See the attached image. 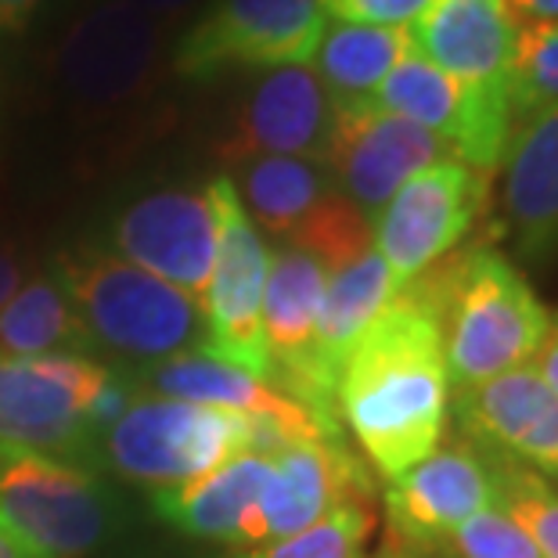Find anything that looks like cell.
<instances>
[{"mask_svg": "<svg viewBox=\"0 0 558 558\" xmlns=\"http://www.w3.org/2000/svg\"><path fill=\"white\" fill-rule=\"evenodd\" d=\"M450 378L439 325L397 292L350 342L339 367V422L350 425L378 476L393 483L444 439Z\"/></svg>", "mask_w": 558, "mask_h": 558, "instance_id": "obj_1", "label": "cell"}, {"mask_svg": "<svg viewBox=\"0 0 558 558\" xmlns=\"http://www.w3.org/2000/svg\"><path fill=\"white\" fill-rule=\"evenodd\" d=\"M400 292L439 325L447 378L458 393L526 367L551 331L537 292L494 248H454Z\"/></svg>", "mask_w": 558, "mask_h": 558, "instance_id": "obj_2", "label": "cell"}, {"mask_svg": "<svg viewBox=\"0 0 558 558\" xmlns=\"http://www.w3.org/2000/svg\"><path fill=\"white\" fill-rule=\"evenodd\" d=\"M58 281L90 342L116 357L162 364L206 342L202 303L116 253L76 248L58 259Z\"/></svg>", "mask_w": 558, "mask_h": 558, "instance_id": "obj_3", "label": "cell"}, {"mask_svg": "<svg viewBox=\"0 0 558 558\" xmlns=\"http://www.w3.org/2000/svg\"><path fill=\"white\" fill-rule=\"evenodd\" d=\"M98 447L123 480L170 490L245 454V414L137 393Z\"/></svg>", "mask_w": 558, "mask_h": 558, "instance_id": "obj_4", "label": "cell"}, {"mask_svg": "<svg viewBox=\"0 0 558 558\" xmlns=\"http://www.w3.org/2000/svg\"><path fill=\"white\" fill-rule=\"evenodd\" d=\"M109 372L83 353H0V458L51 454L76 461L94 454L98 436L87 425V408Z\"/></svg>", "mask_w": 558, "mask_h": 558, "instance_id": "obj_5", "label": "cell"}, {"mask_svg": "<svg viewBox=\"0 0 558 558\" xmlns=\"http://www.w3.org/2000/svg\"><path fill=\"white\" fill-rule=\"evenodd\" d=\"M0 519L33 558H83L109 537L105 483L51 454L0 458Z\"/></svg>", "mask_w": 558, "mask_h": 558, "instance_id": "obj_6", "label": "cell"}, {"mask_svg": "<svg viewBox=\"0 0 558 558\" xmlns=\"http://www.w3.org/2000/svg\"><path fill=\"white\" fill-rule=\"evenodd\" d=\"M206 195L217 209V267L202 300V314H206L202 350L267 383L270 353L259 325V306H264L270 248L242 209L234 181L217 177Z\"/></svg>", "mask_w": 558, "mask_h": 558, "instance_id": "obj_7", "label": "cell"}, {"mask_svg": "<svg viewBox=\"0 0 558 558\" xmlns=\"http://www.w3.org/2000/svg\"><path fill=\"white\" fill-rule=\"evenodd\" d=\"M372 109L400 116L414 126L444 137L458 162L490 177L505 162L512 145V101L508 87H469L454 76L439 73L422 54L408 51L393 65L378 90Z\"/></svg>", "mask_w": 558, "mask_h": 558, "instance_id": "obj_8", "label": "cell"}, {"mask_svg": "<svg viewBox=\"0 0 558 558\" xmlns=\"http://www.w3.org/2000/svg\"><path fill=\"white\" fill-rule=\"evenodd\" d=\"M320 33L317 0H213L177 44L173 69L184 80H213L228 69L303 65Z\"/></svg>", "mask_w": 558, "mask_h": 558, "instance_id": "obj_9", "label": "cell"}, {"mask_svg": "<svg viewBox=\"0 0 558 558\" xmlns=\"http://www.w3.org/2000/svg\"><path fill=\"white\" fill-rule=\"evenodd\" d=\"M162 26L123 0H98L54 47V80L83 109H120L159 76Z\"/></svg>", "mask_w": 558, "mask_h": 558, "instance_id": "obj_10", "label": "cell"}, {"mask_svg": "<svg viewBox=\"0 0 558 558\" xmlns=\"http://www.w3.org/2000/svg\"><path fill=\"white\" fill-rule=\"evenodd\" d=\"M490 177L469 170L465 162L444 159L429 170L414 173L389 206L372 223L375 253L386 259L397 292L436 259L465 242L472 223L486 209Z\"/></svg>", "mask_w": 558, "mask_h": 558, "instance_id": "obj_11", "label": "cell"}, {"mask_svg": "<svg viewBox=\"0 0 558 558\" xmlns=\"http://www.w3.org/2000/svg\"><path fill=\"white\" fill-rule=\"evenodd\" d=\"M454 159L444 137L414 126L400 116L372 109V101L336 105V130L325 156V170L367 223L389 206L414 173Z\"/></svg>", "mask_w": 558, "mask_h": 558, "instance_id": "obj_12", "label": "cell"}, {"mask_svg": "<svg viewBox=\"0 0 558 558\" xmlns=\"http://www.w3.org/2000/svg\"><path fill=\"white\" fill-rule=\"evenodd\" d=\"M116 256L134 264L192 300H206L217 267V209L206 192L159 187L123 206L112 220Z\"/></svg>", "mask_w": 558, "mask_h": 558, "instance_id": "obj_13", "label": "cell"}, {"mask_svg": "<svg viewBox=\"0 0 558 558\" xmlns=\"http://www.w3.org/2000/svg\"><path fill=\"white\" fill-rule=\"evenodd\" d=\"M497 501L490 454L465 439H450L429 458L389 483L386 541L433 551L447 544L472 515Z\"/></svg>", "mask_w": 558, "mask_h": 558, "instance_id": "obj_14", "label": "cell"}, {"mask_svg": "<svg viewBox=\"0 0 558 558\" xmlns=\"http://www.w3.org/2000/svg\"><path fill=\"white\" fill-rule=\"evenodd\" d=\"M331 130H336V101L314 69L281 65L248 87L228 137L217 145V156L223 162L292 156L325 166Z\"/></svg>", "mask_w": 558, "mask_h": 558, "instance_id": "obj_15", "label": "cell"}, {"mask_svg": "<svg viewBox=\"0 0 558 558\" xmlns=\"http://www.w3.org/2000/svg\"><path fill=\"white\" fill-rule=\"evenodd\" d=\"M342 505H375L372 476L339 439L295 444L270 458V480L256 508V544L303 533Z\"/></svg>", "mask_w": 558, "mask_h": 558, "instance_id": "obj_16", "label": "cell"}, {"mask_svg": "<svg viewBox=\"0 0 558 558\" xmlns=\"http://www.w3.org/2000/svg\"><path fill=\"white\" fill-rule=\"evenodd\" d=\"M458 422L472 444L544 476H558V397L533 367H515L458 393Z\"/></svg>", "mask_w": 558, "mask_h": 558, "instance_id": "obj_17", "label": "cell"}, {"mask_svg": "<svg viewBox=\"0 0 558 558\" xmlns=\"http://www.w3.org/2000/svg\"><path fill=\"white\" fill-rule=\"evenodd\" d=\"M411 51L469 87H508L515 22L505 0H433L411 22Z\"/></svg>", "mask_w": 558, "mask_h": 558, "instance_id": "obj_18", "label": "cell"}, {"mask_svg": "<svg viewBox=\"0 0 558 558\" xmlns=\"http://www.w3.org/2000/svg\"><path fill=\"white\" fill-rule=\"evenodd\" d=\"M270 480V458L239 454L228 465L206 472L184 486L151 494V508L162 522H170L187 537L223 541V544H256V508Z\"/></svg>", "mask_w": 558, "mask_h": 558, "instance_id": "obj_19", "label": "cell"}, {"mask_svg": "<svg viewBox=\"0 0 558 558\" xmlns=\"http://www.w3.org/2000/svg\"><path fill=\"white\" fill-rule=\"evenodd\" d=\"M505 217L522 256L558 248V109L537 112L505 151Z\"/></svg>", "mask_w": 558, "mask_h": 558, "instance_id": "obj_20", "label": "cell"}, {"mask_svg": "<svg viewBox=\"0 0 558 558\" xmlns=\"http://www.w3.org/2000/svg\"><path fill=\"white\" fill-rule=\"evenodd\" d=\"M393 295H397V281L375 248L364 253L361 259H353L350 267L328 275V289L325 300H320L317 328H314V367L331 389L339 386V367L350 342L386 311Z\"/></svg>", "mask_w": 558, "mask_h": 558, "instance_id": "obj_21", "label": "cell"}, {"mask_svg": "<svg viewBox=\"0 0 558 558\" xmlns=\"http://www.w3.org/2000/svg\"><path fill=\"white\" fill-rule=\"evenodd\" d=\"M411 51L408 26H357V22H331L325 26L314 51V73L325 83L336 105L372 101L393 65Z\"/></svg>", "mask_w": 558, "mask_h": 558, "instance_id": "obj_22", "label": "cell"}, {"mask_svg": "<svg viewBox=\"0 0 558 558\" xmlns=\"http://www.w3.org/2000/svg\"><path fill=\"white\" fill-rule=\"evenodd\" d=\"M148 389L156 397L206 403V408H228L239 414H289L303 403L278 393L264 378L239 372V367L209 357L206 350H187L151 367Z\"/></svg>", "mask_w": 558, "mask_h": 558, "instance_id": "obj_23", "label": "cell"}, {"mask_svg": "<svg viewBox=\"0 0 558 558\" xmlns=\"http://www.w3.org/2000/svg\"><path fill=\"white\" fill-rule=\"evenodd\" d=\"M339 192L320 162L292 156H259L242 162V195L259 220V228L289 242L317 206Z\"/></svg>", "mask_w": 558, "mask_h": 558, "instance_id": "obj_24", "label": "cell"}, {"mask_svg": "<svg viewBox=\"0 0 558 558\" xmlns=\"http://www.w3.org/2000/svg\"><path fill=\"white\" fill-rule=\"evenodd\" d=\"M90 347L76 306L62 281L33 278L0 306V353L4 357H51Z\"/></svg>", "mask_w": 558, "mask_h": 558, "instance_id": "obj_25", "label": "cell"}, {"mask_svg": "<svg viewBox=\"0 0 558 558\" xmlns=\"http://www.w3.org/2000/svg\"><path fill=\"white\" fill-rule=\"evenodd\" d=\"M486 454H490V450H486ZM490 469L497 483L494 508H501V512L537 544L541 558H558V494L548 486V480L501 454L497 458L490 454Z\"/></svg>", "mask_w": 558, "mask_h": 558, "instance_id": "obj_26", "label": "cell"}, {"mask_svg": "<svg viewBox=\"0 0 558 558\" xmlns=\"http://www.w3.org/2000/svg\"><path fill=\"white\" fill-rule=\"evenodd\" d=\"M292 248L311 253L328 275L350 267L353 259L372 253V223L342 192H331L317 213L289 239Z\"/></svg>", "mask_w": 558, "mask_h": 558, "instance_id": "obj_27", "label": "cell"}, {"mask_svg": "<svg viewBox=\"0 0 558 558\" xmlns=\"http://www.w3.org/2000/svg\"><path fill=\"white\" fill-rule=\"evenodd\" d=\"M375 522V505H342L303 533L253 548L245 558H367Z\"/></svg>", "mask_w": 558, "mask_h": 558, "instance_id": "obj_28", "label": "cell"}, {"mask_svg": "<svg viewBox=\"0 0 558 558\" xmlns=\"http://www.w3.org/2000/svg\"><path fill=\"white\" fill-rule=\"evenodd\" d=\"M508 101H512V116L522 120L558 109V26L515 29Z\"/></svg>", "mask_w": 558, "mask_h": 558, "instance_id": "obj_29", "label": "cell"}, {"mask_svg": "<svg viewBox=\"0 0 558 558\" xmlns=\"http://www.w3.org/2000/svg\"><path fill=\"white\" fill-rule=\"evenodd\" d=\"M450 544H454V551L461 558H541L537 544L501 508H486V512L472 515L450 537Z\"/></svg>", "mask_w": 558, "mask_h": 558, "instance_id": "obj_30", "label": "cell"}, {"mask_svg": "<svg viewBox=\"0 0 558 558\" xmlns=\"http://www.w3.org/2000/svg\"><path fill=\"white\" fill-rule=\"evenodd\" d=\"M320 11L336 22L357 26H408L422 15L433 0H317Z\"/></svg>", "mask_w": 558, "mask_h": 558, "instance_id": "obj_31", "label": "cell"}, {"mask_svg": "<svg viewBox=\"0 0 558 558\" xmlns=\"http://www.w3.org/2000/svg\"><path fill=\"white\" fill-rule=\"evenodd\" d=\"M508 19L519 26H558V0H505Z\"/></svg>", "mask_w": 558, "mask_h": 558, "instance_id": "obj_32", "label": "cell"}, {"mask_svg": "<svg viewBox=\"0 0 558 558\" xmlns=\"http://www.w3.org/2000/svg\"><path fill=\"white\" fill-rule=\"evenodd\" d=\"M533 372H537L541 383L558 397V320H551L548 339H544L541 350L533 353Z\"/></svg>", "mask_w": 558, "mask_h": 558, "instance_id": "obj_33", "label": "cell"}, {"mask_svg": "<svg viewBox=\"0 0 558 558\" xmlns=\"http://www.w3.org/2000/svg\"><path fill=\"white\" fill-rule=\"evenodd\" d=\"M47 0H0V33H19L26 29L33 19L40 15Z\"/></svg>", "mask_w": 558, "mask_h": 558, "instance_id": "obj_34", "label": "cell"}, {"mask_svg": "<svg viewBox=\"0 0 558 558\" xmlns=\"http://www.w3.org/2000/svg\"><path fill=\"white\" fill-rule=\"evenodd\" d=\"M22 278H26V267H22L19 253L11 245H0V306L22 289Z\"/></svg>", "mask_w": 558, "mask_h": 558, "instance_id": "obj_35", "label": "cell"}, {"mask_svg": "<svg viewBox=\"0 0 558 558\" xmlns=\"http://www.w3.org/2000/svg\"><path fill=\"white\" fill-rule=\"evenodd\" d=\"M123 4L137 8L141 15H148V19H166V15H181V11L198 4V0H123Z\"/></svg>", "mask_w": 558, "mask_h": 558, "instance_id": "obj_36", "label": "cell"}, {"mask_svg": "<svg viewBox=\"0 0 558 558\" xmlns=\"http://www.w3.org/2000/svg\"><path fill=\"white\" fill-rule=\"evenodd\" d=\"M0 558H33L26 548H22V541L4 526V519H0Z\"/></svg>", "mask_w": 558, "mask_h": 558, "instance_id": "obj_37", "label": "cell"}, {"mask_svg": "<svg viewBox=\"0 0 558 558\" xmlns=\"http://www.w3.org/2000/svg\"><path fill=\"white\" fill-rule=\"evenodd\" d=\"M375 558H433V551L403 548V544H393V541H386V544H383V551H378Z\"/></svg>", "mask_w": 558, "mask_h": 558, "instance_id": "obj_38", "label": "cell"}]
</instances>
